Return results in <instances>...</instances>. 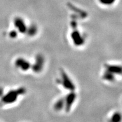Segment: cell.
I'll return each mask as SVG.
<instances>
[{
  "mask_svg": "<svg viewBox=\"0 0 122 122\" xmlns=\"http://www.w3.org/2000/svg\"><path fill=\"white\" fill-rule=\"evenodd\" d=\"M24 88L12 89L5 91L4 89L0 91V105L2 106H8L13 105L18 101L20 96L25 93Z\"/></svg>",
  "mask_w": 122,
  "mask_h": 122,
  "instance_id": "obj_1",
  "label": "cell"
},
{
  "mask_svg": "<svg viewBox=\"0 0 122 122\" xmlns=\"http://www.w3.org/2000/svg\"><path fill=\"white\" fill-rule=\"evenodd\" d=\"M14 23L15 27L17 30L16 32L18 33H27L28 27H27L25 22L22 19H21L20 18H16L14 21Z\"/></svg>",
  "mask_w": 122,
  "mask_h": 122,
  "instance_id": "obj_7",
  "label": "cell"
},
{
  "mask_svg": "<svg viewBox=\"0 0 122 122\" xmlns=\"http://www.w3.org/2000/svg\"><path fill=\"white\" fill-rule=\"evenodd\" d=\"M44 63H45V59L43 56L42 55H37L35 58L34 63L31 64V69L36 72L35 73H39L44 68L45 65Z\"/></svg>",
  "mask_w": 122,
  "mask_h": 122,
  "instance_id": "obj_5",
  "label": "cell"
},
{
  "mask_svg": "<svg viewBox=\"0 0 122 122\" xmlns=\"http://www.w3.org/2000/svg\"><path fill=\"white\" fill-rule=\"evenodd\" d=\"M76 98H77V96H76V94L74 92V91L71 92L65 98H64L65 103V109L67 112L70 110L73 105L74 104Z\"/></svg>",
  "mask_w": 122,
  "mask_h": 122,
  "instance_id": "obj_6",
  "label": "cell"
},
{
  "mask_svg": "<svg viewBox=\"0 0 122 122\" xmlns=\"http://www.w3.org/2000/svg\"><path fill=\"white\" fill-rule=\"evenodd\" d=\"M57 83L64 89L68 91L73 92L75 90V85L72 82V80L63 70L61 71L59 77L57 80Z\"/></svg>",
  "mask_w": 122,
  "mask_h": 122,
  "instance_id": "obj_3",
  "label": "cell"
},
{
  "mask_svg": "<svg viewBox=\"0 0 122 122\" xmlns=\"http://www.w3.org/2000/svg\"><path fill=\"white\" fill-rule=\"evenodd\" d=\"M102 77L103 80L108 82H112L115 78V75H122V67L119 65L107 64L105 65Z\"/></svg>",
  "mask_w": 122,
  "mask_h": 122,
  "instance_id": "obj_2",
  "label": "cell"
},
{
  "mask_svg": "<svg viewBox=\"0 0 122 122\" xmlns=\"http://www.w3.org/2000/svg\"><path fill=\"white\" fill-rule=\"evenodd\" d=\"M122 114L119 112H114L111 115L109 122H122Z\"/></svg>",
  "mask_w": 122,
  "mask_h": 122,
  "instance_id": "obj_8",
  "label": "cell"
},
{
  "mask_svg": "<svg viewBox=\"0 0 122 122\" xmlns=\"http://www.w3.org/2000/svg\"><path fill=\"white\" fill-rule=\"evenodd\" d=\"M14 65L16 68L22 72H25L31 68V64L24 58H18L15 61Z\"/></svg>",
  "mask_w": 122,
  "mask_h": 122,
  "instance_id": "obj_4",
  "label": "cell"
}]
</instances>
